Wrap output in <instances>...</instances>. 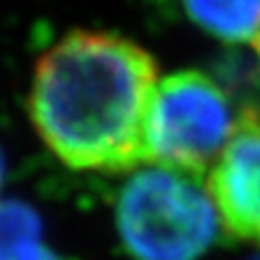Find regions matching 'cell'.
<instances>
[{
  "label": "cell",
  "instance_id": "cell-1",
  "mask_svg": "<svg viewBox=\"0 0 260 260\" xmlns=\"http://www.w3.org/2000/svg\"><path fill=\"white\" fill-rule=\"evenodd\" d=\"M156 63L135 42L76 30L37 63L30 115L39 137L74 169L119 172L145 160Z\"/></svg>",
  "mask_w": 260,
  "mask_h": 260
},
{
  "label": "cell",
  "instance_id": "cell-2",
  "mask_svg": "<svg viewBox=\"0 0 260 260\" xmlns=\"http://www.w3.org/2000/svg\"><path fill=\"white\" fill-rule=\"evenodd\" d=\"M219 213L200 180L152 167L121 189L117 228L135 260H198L217 239Z\"/></svg>",
  "mask_w": 260,
  "mask_h": 260
},
{
  "label": "cell",
  "instance_id": "cell-3",
  "mask_svg": "<svg viewBox=\"0 0 260 260\" xmlns=\"http://www.w3.org/2000/svg\"><path fill=\"white\" fill-rule=\"evenodd\" d=\"M239 124L228 93L195 70L167 76L152 98L145 160L202 180L210 174Z\"/></svg>",
  "mask_w": 260,
  "mask_h": 260
},
{
  "label": "cell",
  "instance_id": "cell-4",
  "mask_svg": "<svg viewBox=\"0 0 260 260\" xmlns=\"http://www.w3.org/2000/svg\"><path fill=\"white\" fill-rule=\"evenodd\" d=\"M208 193L234 237L260 243V113H239L237 130L208 174Z\"/></svg>",
  "mask_w": 260,
  "mask_h": 260
},
{
  "label": "cell",
  "instance_id": "cell-5",
  "mask_svg": "<svg viewBox=\"0 0 260 260\" xmlns=\"http://www.w3.org/2000/svg\"><path fill=\"white\" fill-rule=\"evenodd\" d=\"M182 7L202 30L228 44H254L260 32V0H182Z\"/></svg>",
  "mask_w": 260,
  "mask_h": 260
},
{
  "label": "cell",
  "instance_id": "cell-6",
  "mask_svg": "<svg viewBox=\"0 0 260 260\" xmlns=\"http://www.w3.org/2000/svg\"><path fill=\"white\" fill-rule=\"evenodd\" d=\"M42 219L24 202H0V260H15L39 245Z\"/></svg>",
  "mask_w": 260,
  "mask_h": 260
},
{
  "label": "cell",
  "instance_id": "cell-7",
  "mask_svg": "<svg viewBox=\"0 0 260 260\" xmlns=\"http://www.w3.org/2000/svg\"><path fill=\"white\" fill-rule=\"evenodd\" d=\"M15 260H74V258L61 256V254H56L54 249H48V247H44L42 243H39V245L30 247L28 251H24V254L20 258H15Z\"/></svg>",
  "mask_w": 260,
  "mask_h": 260
},
{
  "label": "cell",
  "instance_id": "cell-8",
  "mask_svg": "<svg viewBox=\"0 0 260 260\" xmlns=\"http://www.w3.org/2000/svg\"><path fill=\"white\" fill-rule=\"evenodd\" d=\"M254 48H256V52H258V59H260V32H258V37L254 39Z\"/></svg>",
  "mask_w": 260,
  "mask_h": 260
},
{
  "label": "cell",
  "instance_id": "cell-9",
  "mask_svg": "<svg viewBox=\"0 0 260 260\" xmlns=\"http://www.w3.org/2000/svg\"><path fill=\"white\" fill-rule=\"evenodd\" d=\"M3 172H5L3 169V156H0V184H3Z\"/></svg>",
  "mask_w": 260,
  "mask_h": 260
},
{
  "label": "cell",
  "instance_id": "cell-10",
  "mask_svg": "<svg viewBox=\"0 0 260 260\" xmlns=\"http://www.w3.org/2000/svg\"><path fill=\"white\" fill-rule=\"evenodd\" d=\"M254 260H260V258H254Z\"/></svg>",
  "mask_w": 260,
  "mask_h": 260
}]
</instances>
